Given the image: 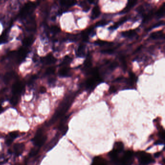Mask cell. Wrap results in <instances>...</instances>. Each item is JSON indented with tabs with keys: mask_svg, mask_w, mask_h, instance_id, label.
<instances>
[{
	"mask_svg": "<svg viewBox=\"0 0 165 165\" xmlns=\"http://www.w3.org/2000/svg\"><path fill=\"white\" fill-rule=\"evenodd\" d=\"M75 96V93H71L67 95L64 98V99L63 100L61 103L59 105L58 109H57L54 115L49 121V123L50 125H52L59 118L64 115L72 105Z\"/></svg>",
	"mask_w": 165,
	"mask_h": 165,
	"instance_id": "cell-1",
	"label": "cell"
},
{
	"mask_svg": "<svg viewBox=\"0 0 165 165\" xmlns=\"http://www.w3.org/2000/svg\"><path fill=\"white\" fill-rule=\"evenodd\" d=\"M134 161V152L128 150L124 152L122 157L112 161L113 165H132Z\"/></svg>",
	"mask_w": 165,
	"mask_h": 165,
	"instance_id": "cell-2",
	"label": "cell"
},
{
	"mask_svg": "<svg viewBox=\"0 0 165 165\" xmlns=\"http://www.w3.org/2000/svg\"><path fill=\"white\" fill-rule=\"evenodd\" d=\"M37 4L33 3L31 1L28 2L24 5L23 8L20 11L18 17L20 20H25L29 18L32 14L34 9L37 7Z\"/></svg>",
	"mask_w": 165,
	"mask_h": 165,
	"instance_id": "cell-3",
	"label": "cell"
},
{
	"mask_svg": "<svg viewBox=\"0 0 165 165\" xmlns=\"http://www.w3.org/2000/svg\"><path fill=\"white\" fill-rule=\"evenodd\" d=\"M139 165H148L154 162L155 160L150 153L144 151H139L136 153Z\"/></svg>",
	"mask_w": 165,
	"mask_h": 165,
	"instance_id": "cell-4",
	"label": "cell"
},
{
	"mask_svg": "<svg viewBox=\"0 0 165 165\" xmlns=\"http://www.w3.org/2000/svg\"><path fill=\"white\" fill-rule=\"evenodd\" d=\"M123 148L124 145L123 143L120 142H116L112 150L109 153V156L110 158V161H114L118 158L119 155L123 151Z\"/></svg>",
	"mask_w": 165,
	"mask_h": 165,
	"instance_id": "cell-5",
	"label": "cell"
},
{
	"mask_svg": "<svg viewBox=\"0 0 165 165\" xmlns=\"http://www.w3.org/2000/svg\"><path fill=\"white\" fill-rule=\"evenodd\" d=\"M47 137L46 135H44L41 130H39L36 133V136L32 139V142L36 147L38 148L41 147L45 143Z\"/></svg>",
	"mask_w": 165,
	"mask_h": 165,
	"instance_id": "cell-6",
	"label": "cell"
},
{
	"mask_svg": "<svg viewBox=\"0 0 165 165\" xmlns=\"http://www.w3.org/2000/svg\"><path fill=\"white\" fill-rule=\"evenodd\" d=\"M24 89V84L21 81H17L12 86V92L13 95L20 96L23 93Z\"/></svg>",
	"mask_w": 165,
	"mask_h": 165,
	"instance_id": "cell-7",
	"label": "cell"
},
{
	"mask_svg": "<svg viewBox=\"0 0 165 165\" xmlns=\"http://www.w3.org/2000/svg\"><path fill=\"white\" fill-rule=\"evenodd\" d=\"M36 21L34 17H29L25 24V28L28 31H34L36 29Z\"/></svg>",
	"mask_w": 165,
	"mask_h": 165,
	"instance_id": "cell-8",
	"label": "cell"
},
{
	"mask_svg": "<svg viewBox=\"0 0 165 165\" xmlns=\"http://www.w3.org/2000/svg\"><path fill=\"white\" fill-rule=\"evenodd\" d=\"M25 149V145L23 143H16L15 144L13 150L11 152L14 153L17 156H19L23 153Z\"/></svg>",
	"mask_w": 165,
	"mask_h": 165,
	"instance_id": "cell-9",
	"label": "cell"
},
{
	"mask_svg": "<svg viewBox=\"0 0 165 165\" xmlns=\"http://www.w3.org/2000/svg\"><path fill=\"white\" fill-rule=\"evenodd\" d=\"M56 59L51 54H49L42 58V63L46 65H51L54 64L56 63Z\"/></svg>",
	"mask_w": 165,
	"mask_h": 165,
	"instance_id": "cell-10",
	"label": "cell"
},
{
	"mask_svg": "<svg viewBox=\"0 0 165 165\" xmlns=\"http://www.w3.org/2000/svg\"><path fill=\"white\" fill-rule=\"evenodd\" d=\"M19 135V133L17 131H13L9 133L8 136L7 137V139L5 140V143L7 144V145H10L12 144V143L13 142L15 139L17 138Z\"/></svg>",
	"mask_w": 165,
	"mask_h": 165,
	"instance_id": "cell-11",
	"label": "cell"
},
{
	"mask_svg": "<svg viewBox=\"0 0 165 165\" xmlns=\"http://www.w3.org/2000/svg\"><path fill=\"white\" fill-rule=\"evenodd\" d=\"M71 71L69 68L64 66L61 68L58 72V75L60 77H68L71 76Z\"/></svg>",
	"mask_w": 165,
	"mask_h": 165,
	"instance_id": "cell-12",
	"label": "cell"
},
{
	"mask_svg": "<svg viewBox=\"0 0 165 165\" xmlns=\"http://www.w3.org/2000/svg\"><path fill=\"white\" fill-rule=\"evenodd\" d=\"M91 165H107V162L103 157L96 156L93 159Z\"/></svg>",
	"mask_w": 165,
	"mask_h": 165,
	"instance_id": "cell-13",
	"label": "cell"
},
{
	"mask_svg": "<svg viewBox=\"0 0 165 165\" xmlns=\"http://www.w3.org/2000/svg\"><path fill=\"white\" fill-rule=\"evenodd\" d=\"M137 3V1H129L127 3V5L126 6V7L121 11L120 13L125 14L128 12V11H129L132 8V7H133Z\"/></svg>",
	"mask_w": 165,
	"mask_h": 165,
	"instance_id": "cell-14",
	"label": "cell"
},
{
	"mask_svg": "<svg viewBox=\"0 0 165 165\" xmlns=\"http://www.w3.org/2000/svg\"><path fill=\"white\" fill-rule=\"evenodd\" d=\"M127 20H128V18H127V17H124L122 18L120 20L117 21L116 23H115V24H114V25L110 27L109 29H110V31H113L114 30H116V29H117L120 26L122 25V24H123V23H125L126 21H127Z\"/></svg>",
	"mask_w": 165,
	"mask_h": 165,
	"instance_id": "cell-15",
	"label": "cell"
},
{
	"mask_svg": "<svg viewBox=\"0 0 165 165\" xmlns=\"http://www.w3.org/2000/svg\"><path fill=\"white\" fill-rule=\"evenodd\" d=\"M150 37L153 39H162L164 38V34L162 31L153 32L151 34Z\"/></svg>",
	"mask_w": 165,
	"mask_h": 165,
	"instance_id": "cell-16",
	"label": "cell"
},
{
	"mask_svg": "<svg viewBox=\"0 0 165 165\" xmlns=\"http://www.w3.org/2000/svg\"><path fill=\"white\" fill-rule=\"evenodd\" d=\"M101 13L99 7L98 6H95L92 10V15H91V19L93 20L100 16Z\"/></svg>",
	"mask_w": 165,
	"mask_h": 165,
	"instance_id": "cell-17",
	"label": "cell"
},
{
	"mask_svg": "<svg viewBox=\"0 0 165 165\" xmlns=\"http://www.w3.org/2000/svg\"><path fill=\"white\" fill-rule=\"evenodd\" d=\"M76 54L77 57L83 58L85 56V46L84 45H80L77 48V50L76 52Z\"/></svg>",
	"mask_w": 165,
	"mask_h": 165,
	"instance_id": "cell-18",
	"label": "cell"
},
{
	"mask_svg": "<svg viewBox=\"0 0 165 165\" xmlns=\"http://www.w3.org/2000/svg\"><path fill=\"white\" fill-rule=\"evenodd\" d=\"M34 41V38L32 36L28 37L24 39L23 40V45L25 47H28L33 43Z\"/></svg>",
	"mask_w": 165,
	"mask_h": 165,
	"instance_id": "cell-19",
	"label": "cell"
},
{
	"mask_svg": "<svg viewBox=\"0 0 165 165\" xmlns=\"http://www.w3.org/2000/svg\"><path fill=\"white\" fill-rule=\"evenodd\" d=\"M77 4L75 1H60L61 5L64 7H70Z\"/></svg>",
	"mask_w": 165,
	"mask_h": 165,
	"instance_id": "cell-20",
	"label": "cell"
},
{
	"mask_svg": "<svg viewBox=\"0 0 165 165\" xmlns=\"http://www.w3.org/2000/svg\"><path fill=\"white\" fill-rule=\"evenodd\" d=\"M15 76V73L14 72H10L7 73L4 77V81L6 83L9 82Z\"/></svg>",
	"mask_w": 165,
	"mask_h": 165,
	"instance_id": "cell-21",
	"label": "cell"
},
{
	"mask_svg": "<svg viewBox=\"0 0 165 165\" xmlns=\"http://www.w3.org/2000/svg\"><path fill=\"white\" fill-rule=\"evenodd\" d=\"M136 32L134 30H129L127 31H123L122 33V36L125 37L131 38L136 36Z\"/></svg>",
	"mask_w": 165,
	"mask_h": 165,
	"instance_id": "cell-22",
	"label": "cell"
},
{
	"mask_svg": "<svg viewBox=\"0 0 165 165\" xmlns=\"http://www.w3.org/2000/svg\"><path fill=\"white\" fill-rule=\"evenodd\" d=\"M165 11V3L162 5L156 13V16L158 18H161L164 16Z\"/></svg>",
	"mask_w": 165,
	"mask_h": 165,
	"instance_id": "cell-23",
	"label": "cell"
},
{
	"mask_svg": "<svg viewBox=\"0 0 165 165\" xmlns=\"http://www.w3.org/2000/svg\"><path fill=\"white\" fill-rule=\"evenodd\" d=\"M7 41H8V34L7 31H5L0 36V44L5 43Z\"/></svg>",
	"mask_w": 165,
	"mask_h": 165,
	"instance_id": "cell-24",
	"label": "cell"
},
{
	"mask_svg": "<svg viewBox=\"0 0 165 165\" xmlns=\"http://www.w3.org/2000/svg\"><path fill=\"white\" fill-rule=\"evenodd\" d=\"M137 80V78L136 76H135L133 73H130L129 74V79L128 80V83L131 85L134 84L135 82H136Z\"/></svg>",
	"mask_w": 165,
	"mask_h": 165,
	"instance_id": "cell-25",
	"label": "cell"
},
{
	"mask_svg": "<svg viewBox=\"0 0 165 165\" xmlns=\"http://www.w3.org/2000/svg\"><path fill=\"white\" fill-rule=\"evenodd\" d=\"M19 97L18 96L13 95L10 100V103L13 106H15L17 105L19 101Z\"/></svg>",
	"mask_w": 165,
	"mask_h": 165,
	"instance_id": "cell-26",
	"label": "cell"
},
{
	"mask_svg": "<svg viewBox=\"0 0 165 165\" xmlns=\"http://www.w3.org/2000/svg\"><path fill=\"white\" fill-rule=\"evenodd\" d=\"M72 59L71 57L69 56H66L63 59V61L61 65L62 66H66L69 64L70 63L72 62Z\"/></svg>",
	"mask_w": 165,
	"mask_h": 165,
	"instance_id": "cell-27",
	"label": "cell"
},
{
	"mask_svg": "<svg viewBox=\"0 0 165 165\" xmlns=\"http://www.w3.org/2000/svg\"><path fill=\"white\" fill-rule=\"evenodd\" d=\"M94 43L96 44V45L100 46H106V45H107V46H111L112 44V43L106 42V41H105L102 40L96 41V42H94Z\"/></svg>",
	"mask_w": 165,
	"mask_h": 165,
	"instance_id": "cell-28",
	"label": "cell"
},
{
	"mask_svg": "<svg viewBox=\"0 0 165 165\" xmlns=\"http://www.w3.org/2000/svg\"><path fill=\"white\" fill-rule=\"evenodd\" d=\"M55 70H56V68L54 66L48 67L45 71V74L47 76L53 75L55 72Z\"/></svg>",
	"mask_w": 165,
	"mask_h": 165,
	"instance_id": "cell-29",
	"label": "cell"
},
{
	"mask_svg": "<svg viewBox=\"0 0 165 165\" xmlns=\"http://www.w3.org/2000/svg\"><path fill=\"white\" fill-rule=\"evenodd\" d=\"M80 6L83 8V11L85 12H87L90 8V7L87 5V4H86V1H80Z\"/></svg>",
	"mask_w": 165,
	"mask_h": 165,
	"instance_id": "cell-30",
	"label": "cell"
},
{
	"mask_svg": "<svg viewBox=\"0 0 165 165\" xmlns=\"http://www.w3.org/2000/svg\"><path fill=\"white\" fill-rule=\"evenodd\" d=\"M50 31L51 33H53L54 34H58L61 31V29L59 27L56 25H53L50 28Z\"/></svg>",
	"mask_w": 165,
	"mask_h": 165,
	"instance_id": "cell-31",
	"label": "cell"
},
{
	"mask_svg": "<svg viewBox=\"0 0 165 165\" xmlns=\"http://www.w3.org/2000/svg\"><path fill=\"white\" fill-rule=\"evenodd\" d=\"M118 66V63L116 62H113L111 63L110 64H109L108 66V69L110 71H113V70L115 69Z\"/></svg>",
	"mask_w": 165,
	"mask_h": 165,
	"instance_id": "cell-32",
	"label": "cell"
},
{
	"mask_svg": "<svg viewBox=\"0 0 165 165\" xmlns=\"http://www.w3.org/2000/svg\"><path fill=\"white\" fill-rule=\"evenodd\" d=\"M39 148H33L31 150L30 153V156L31 157L35 156L39 152Z\"/></svg>",
	"mask_w": 165,
	"mask_h": 165,
	"instance_id": "cell-33",
	"label": "cell"
},
{
	"mask_svg": "<svg viewBox=\"0 0 165 165\" xmlns=\"http://www.w3.org/2000/svg\"><path fill=\"white\" fill-rule=\"evenodd\" d=\"M164 25V21L162 20V21H159L158 23H156L155 25H153L151 27L149 28V30H150L151 29H153V28H156L158 27L161 26H162V25Z\"/></svg>",
	"mask_w": 165,
	"mask_h": 165,
	"instance_id": "cell-34",
	"label": "cell"
},
{
	"mask_svg": "<svg viewBox=\"0 0 165 165\" xmlns=\"http://www.w3.org/2000/svg\"><path fill=\"white\" fill-rule=\"evenodd\" d=\"M153 12H150L144 18V20H143V23H145V22H147V21H149L151 18H152V16H153Z\"/></svg>",
	"mask_w": 165,
	"mask_h": 165,
	"instance_id": "cell-35",
	"label": "cell"
},
{
	"mask_svg": "<svg viewBox=\"0 0 165 165\" xmlns=\"http://www.w3.org/2000/svg\"><path fill=\"white\" fill-rule=\"evenodd\" d=\"M107 23V22L106 20H102L98 21V23H96V27L104 26L106 25Z\"/></svg>",
	"mask_w": 165,
	"mask_h": 165,
	"instance_id": "cell-36",
	"label": "cell"
},
{
	"mask_svg": "<svg viewBox=\"0 0 165 165\" xmlns=\"http://www.w3.org/2000/svg\"><path fill=\"white\" fill-rule=\"evenodd\" d=\"M114 49H107L105 50H102V53L105 54H112L114 53Z\"/></svg>",
	"mask_w": 165,
	"mask_h": 165,
	"instance_id": "cell-37",
	"label": "cell"
},
{
	"mask_svg": "<svg viewBox=\"0 0 165 165\" xmlns=\"http://www.w3.org/2000/svg\"><path fill=\"white\" fill-rule=\"evenodd\" d=\"M159 136L160 137V139L162 142H164V139H165V131L164 129L161 130L160 132H159Z\"/></svg>",
	"mask_w": 165,
	"mask_h": 165,
	"instance_id": "cell-38",
	"label": "cell"
},
{
	"mask_svg": "<svg viewBox=\"0 0 165 165\" xmlns=\"http://www.w3.org/2000/svg\"><path fill=\"white\" fill-rule=\"evenodd\" d=\"M121 63H122V66H123V68L124 70H125L126 68V61L124 57L121 58Z\"/></svg>",
	"mask_w": 165,
	"mask_h": 165,
	"instance_id": "cell-39",
	"label": "cell"
},
{
	"mask_svg": "<svg viewBox=\"0 0 165 165\" xmlns=\"http://www.w3.org/2000/svg\"><path fill=\"white\" fill-rule=\"evenodd\" d=\"M137 10L138 12H139V13L142 14L144 11V8L142 5H140L137 8Z\"/></svg>",
	"mask_w": 165,
	"mask_h": 165,
	"instance_id": "cell-40",
	"label": "cell"
},
{
	"mask_svg": "<svg viewBox=\"0 0 165 165\" xmlns=\"http://www.w3.org/2000/svg\"><path fill=\"white\" fill-rule=\"evenodd\" d=\"M116 90V89L115 87L114 86L110 87V90H109L110 92V93H111L115 92Z\"/></svg>",
	"mask_w": 165,
	"mask_h": 165,
	"instance_id": "cell-41",
	"label": "cell"
},
{
	"mask_svg": "<svg viewBox=\"0 0 165 165\" xmlns=\"http://www.w3.org/2000/svg\"><path fill=\"white\" fill-rule=\"evenodd\" d=\"M40 92L42 93H45V92H46V88L43 86L41 87L40 89Z\"/></svg>",
	"mask_w": 165,
	"mask_h": 165,
	"instance_id": "cell-42",
	"label": "cell"
},
{
	"mask_svg": "<svg viewBox=\"0 0 165 165\" xmlns=\"http://www.w3.org/2000/svg\"><path fill=\"white\" fill-rule=\"evenodd\" d=\"M55 81V80L54 79H51L50 80H49V82H50V83H51V84H52Z\"/></svg>",
	"mask_w": 165,
	"mask_h": 165,
	"instance_id": "cell-43",
	"label": "cell"
},
{
	"mask_svg": "<svg viewBox=\"0 0 165 165\" xmlns=\"http://www.w3.org/2000/svg\"><path fill=\"white\" fill-rule=\"evenodd\" d=\"M4 111V109L1 107V104L0 103V113H1Z\"/></svg>",
	"mask_w": 165,
	"mask_h": 165,
	"instance_id": "cell-44",
	"label": "cell"
}]
</instances>
